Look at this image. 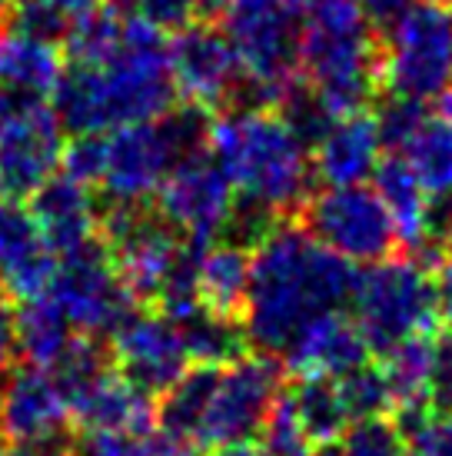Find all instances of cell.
Returning <instances> with one entry per match:
<instances>
[{
    "instance_id": "277c9868",
    "label": "cell",
    "mask_w": 452,
    "mask_h": 456,
    "mask_svg": "<svg viewBox=\"0 0 452 456\" xmlns=\"http://www.w3.org/2000/svg\"><path fill=\"white\" fill-rule=\"evenodd\" d=\"M300 80L329 114L366 110L379 90V34L356 0H333L303 17Z\"/></svg>"
},
{
    "instance_id": "d6986e66",
    "label": "cell",
    "mask_w": 452,
    "mask_h": 456,
    "mask_svg": "<svg viewBox=\"0 0 452 456\" xmlns=\"http://www.w3.org/2000/svg\"><path fill=\"white\" fill-rule=\"evenodd\" d=\"M383 140L373 110H352V114L333 117L323 134L310 147L313 180L323 187H343V183H366L373 177L376 164L383 160Z\"/></svg>"
},
{
    "instance_id": "3957f363",
    "label": "cell",
    "mask_w": 452,
    "mask_h": 456,
    "mask_svg": "<svg viewBox=\"0 0 452 456\" xmlns=\"http://www.w3.org/2000/svg\"><path fill=\"white\" fill-rule=\"evenodd\" d=\"M176 101L166 30L124 13L107 51L87 61H63L51 107L63 134H107L170 114Z\"/></svg>"
},
{
    "instance_id": "7a4b0ae2",
    "label": "cell",
    "mask_w": 452,
    "mask_h": 456,
    "mask_svg": "<svg viewBox=\"0 0 452 456\" xmlns=\"http://www.w3.org/2000/svg\"><path fill=\"white\" fill-rule=\"evenodd\" d=\"M253 243L239 323L256 354L283 356L306 323L350 306L359 270L287 216L270 224Z\"/></svg>"
},
{
    "instance_id": "836d02e7",
    "label": "cell",
    "mask_w": 452,
    "mask_h": 456,
    "mask_svg": "<svg viewBox=\"0 0 452 456\" xmlns=\"http://www.w3.org/2000/svg\"><path fill=\"white\" fill-rule=\"evenodd\" d=\"M429 103L413 101V97H400V94H390L386 101L379 103L373 117H376L379 140H383V151L386 153H400L402 143L413 137V130L419 127V120L426 114Z\"/></svg>"
},
{
    "instance_id": "f1b7e54d",
    "label": "cell",
    "mask_w": 452,
    "mask_h": 456,
    "mask_svg": "<svg viewBox=\"0 0 452 456\" xmlns=\"http://www.w3.org/2000/svg\"><path fill=\"white\" fill-rule=\"evenodd\" d=\"M176 320V327L183 333L187 354L193 363H230L239 354H246V333L243 323L233 317H220L203 310L200 304L183 306L180 314H170Z\"/></svg>"
},
{
    "instance_id": "f6af8a7d",
    "label": "cell",
    "mask_w": 452,
    "mask_h": 456,
    "mask_svg": "<svg viewBox=\"0 0 452 456\" xmlns=\"http://www.w3.org/2000/svg\"><path fill=\"white\" fill-rule=\"evenodd\" d=\"M13 17V0H0V27Z\"/></svg>"
},
{
    "instance_id": "8fae6325",
    "label": "cell",
    "mask_w": 452,
    "mask_h": 456,
    "mask_svg": "<svg viewBox=\"0 0 452 456\" xmlns=\"http://www.w3.org/2000/svg\"><path fill=\"white\" fill-rule=\"evenodd\" d=\"M283 390L279 363L270 354H239L214 370L200 413V446L210 453L216 446L253 440L266 419L273 400Z\"/></svg>"
},
{
    "instance_id": "2e32d148",
    "label": "cell",
    "mask_w": 452,
    "mask_h": 456,
    "mask_svg": "<svg viewBox=\"0 0 452 456\" xmlns=\"http://www.w3.org/2000/svg\"><path fill=\"white\" fill-rule=\"evenodd\" d=\"M170 74L176 97L214 114L246 90L243 67L230 40L214 24H183L170 40Z\"/></svg>"
},
{
    "instance_id": "ac0fdd59",
    "label": "cell",
    "mask_w": 452,
    "mask_h": 456,
    "mask_svg": "<svg viewBox=\"0 0 452 456\" xmlns=\"http://www.w3.org/2000/svg\"><path fill=\"white\" fill-rule=\"evenodd\" d=\"M57 254L40 233L27 200H0V290L17 304L51 290Z\"/></svg>"
},
{
    "instance_id": "d4e9b609",
    "label": "cell",
    "mask_w": 452,
    "mask_h": 456,
    "mask_svg": "<svg viewBox=\"0 0 452 456\" xmlns=\"http://www.w3.org/2000/svg\"><path fill=\"white\" fill-rule=\"evenodd\" d=\"M400 157L409 164L429 200L452 197V90L426 107L413 137L402 143Z\"/></svg>"
},
{
    "instance_id": "5b68a950",
    "label": "cell",
    "mask_w": 452,
    "mask_h": 456,
    "mask_svg": "<svg viewBox=\"0 0 452 456\" xmlns=\"http://www.w3.org/2000/svg\"><path fill=\"white\" fill-rule=\"evenodd\" d=\"M101 243L137 304L160 306L164 314L197 304V247L180 240L157 214L130 203H107V210H101Z\"/></svg>"
},
{
    "instance_id": "ffe728a7",
    "label": "cell",
    "mask_w": 452,
    "mask_h": 456,
    "mask_svg": "<svg viewBox=\"0 0 452 456\" xmlns=\"http://www.w3.org/2000/svg\"><path fill=\"white\" fill-rule=\"evenodd\" d=\"M61 74L57 40L24 24L0 27V103H51Z\"/></svg>"
},
{
    "instance_id": "603a6c76",
    "label": "cell",
    "mask_w": 452,
    "mask_h": 456,
    "mask_svg": "<svg viewBox=\"0 0 452 456\" xmlns=\"http://www.w3.org/2000/svg\"><path fill=\"white\" fill-rule=\"evenodd\" d=\"M369 356L373 354L352 314L333 310L296 333V340L283 350V367L293 377H343Z\"/></svg>"
},
{
    "instance_id": "f35d334b",
    "label": "cell",
    "mask_w": 452,
    "mask_h": 456,
    "mask_svg": "<svg viewBox=\"0 0 452 456\" xmlns=\"http://www.w3.org/2000/svg\"><path fill=\"white\" fill-rule=\"evenodd\" d=\"M7 456H77V436L70 427H63V430H53V433L13 440Z\"/></svg>"
},
{
    "instance_id": "e575fe53",
    "label": "cell",
    "mask_w": 452,
    "mask_h": 456,
    "mask_svg": "<svg viewBox=\"0 0 452 456\" xmlns=\"http://www.w3.org/2000/svg\"><path fill=\"white\" fill-rule=\"evenodd\" d=\"M400 427L402 456H452V413L429 410V413L406 419Z\"/></svg>"
},
{
    "instance_id": "52a82bcc",
    "label": "cell",
    "mask_w": 452,
    "mask_h": 456,
    "mask_svg": "<svg viewBox=\"0 0 452 456\" xmlns=\"http://www.w3.org/2000/svg\"><path fill=\"white\" fill-rule=\"evenodd\" d=\"M350 310L369 354L383 356L413 337H429L440 327L432 270L419 256L396 254L366 264L356 273Z\"/></svg>"
},
{
    "instance_id": "bcb514c9",
    "label": "cell",
    "mask_w": 452,
    "mask_h": 456,
    "mask_svg": "<svg viewBox=\"0 0 452 456\" xmlns=\"http://www.w3.org/2000/svg\"><path fill=\"white\" fill-rule=\"evenodd\" d=\"M313 456H343L336 450V444H327V446H319V453H313Z\"/></svg>"
},
{
    "instance_id": "4fadbf2b",
    "label": "cell",
    "mask_w": 452,
    "mask_h": 456,
    "mask_svg": "<svg viewBox=\"0 0 452 456\" xmlns=\"http://www.w3.org/2000/svg\"><path fill=\"white\" fill-rule=\"evenodd\" d=\"M47 293L77 333H87L97 340L110 337L113 327L137 306L124 280L117 277L110 254L101 240L57 256V270Z\"/></svg>"
},
{
    "instance_id": "e0dca14e",
    "label": "cell",
    "mask_w": 452,
    "mask_h": 456,
    "mask_svg": "<svg viewBox=\"0 0 452 456\" xmlns=\"http://www.w3.org/2000/svg\"><path fill=\"white\" fill-rule=\"evenodd\" d=\"M70 423L84 433H150L157 403L147 390L124 377L113 360L63 387Z\"/></svg>"
},
{
    "instance_id": "83f0119b",
    "label": "cell",
    "mask_w": 452,
    "mask_h": 456,
    "mask_svg": "<svg viewBox=\"0 0 452 456\" xmlns=\"http://www.w3.org/2000/svg\"><path fill=\"white\" fill-rule=\"evenodd\" d=\"M429 367H432V333L392 346L383 354V377L390 387L396 423L429 413Z\"/></svg>"
},
{
    "instance_id": "4316f807",
    "label": "cell",
    "mask_w": 452,
    "mask_h": 456,
    "mask_svg": "<svg viewBox=\"0 0 452 456\" xmlns=\"http://www.w3.org/2000/svg\"><path fill=\"white\" fill-rule=\"evenodd\" d=\"M77 337L80 333L70 327V320L51 300V293L20 300L13 310V346L30 367L53 370L74 346Z\"/></svg>"
},
{
    "instance_id": "1f68e13d",
    "label": "cell",
    "mask_w": 452,
    "mask_h": 456,
    "mask_svg": "<svg viewBox=\"0 0 452 456\" xmlns=\"http://www.w3.org/2000/svg\"><path fill=\"white\" fill-rule=\"evenodd\" d=\"M339 390H343V400H346V410H350L352 423L356 419H369V417H392V400H390V387H386V377H383V367H376L373 360L359 363L356 370L336 377Z\"/></svg>"
},
{
    "instance_id": "7c38bea8",
    "label": "cell",
    "mask_w": 452,
    "mask_h": 456,
    "mask_svg": "<svg viewBox=\"0 0 452 456\" xmlns=\"http://www.w3.org/2000/svg\"><path fill=\"white\" fill-rule=\"evenodd\" d=\"M153 214L180 240L203 247L230 233L237 216V193L206 147L183 157L153 193Z\"/></svg>"
},
{
    "instance_id": "7bdbcfd3",
    "label": "cell",
    "mask_w": 452,
    "mask_h": 456,
    "mask_svg": "<svg viewBox=\"0 0 452 456\" xmlns=\"http://www.w3.org/2000/svg\"><path fill=\"white\" fill-rule=\"evenodd\" d=\"M210 456H263V453L256 450V444H253V440H243V444L216 446V450H210Z\"/></svg>"
},
{
    "instance_id": "60d3db41",
    "label": "cell",
    "mask_w": 452,
    "mask_h": 456,
    "mask_svg": "<svg viewBox=\"0 0 452 456\" xmlns=\"http://www.w3.org/2000/svg\"><path fill=\"white\" fill-rule=\"evenodd\" d=\"M409 4H413V0H356L359 13H363L366 20L376 27V30L390 27L392 20H396L406 7H409Z\"/></svg>"
},
{
    "instance_id": "7402d4cb",
    "label": "cell",
    "mask_w": 452,
    "mask_h": 456,
    "mask_svg": "<svg viewBox=\"0 0 452 456\" xmlns=\"http://www.w3.org/2000/svg\"><path fill=\"white\" fill-rule=\"evenodd\" d=\"M93 187L70 174H53L30 193V214L57 256L101 240V207Z\"/></svg>"
},
{
    "instance_id": "5bb4252c",
    "label": "cell",
    "mask_w": 452,
    "mask_h": 456,
    "mask_svg": "<svg viewBox=\"0 0 452 456\" xmlns=\"http://www.w3.org/2000/svg\"><path fill=\"white\" fill-rule=\"evenodd\" d=\"M63 127L51 103H0V197L27 200L61 170Z\"/></svg>"
},
{
    "instance_id": "9c48e42d",
    "label": "cell",
    "mask_w": 452,
    "mask_h": 456,
    "mask_svg": "<svg viewBox=\"0 0 452 456\" xmlns=\"http://www.w3.org/2000/svg\"><path fill=\"white\" fill-rule=\"evenodd\" d=\"M223 30L256 103H277L300 80V13L287 0H226Z\"/></svg>"
},
{
    "instance_id": "44dd1931",
    "label": "cell",
    "mask_w": 452,
    "mask_h": 456,
    "mask_svg": "<svg viewBox=\"0 0 452 456\" xmlns=\"http://www.w3.org/2000/svg\"><path fill=\"white\" fill-rule=\"evenodd\" d=\"M70 427V410L51 370L7 367L0 377V436L27 440Z\"/></svg>"
},
{
    "instance_id": "74e56055",
    "label": "cell",
    "mask_w": 452,
    "mask_h": 456,
    "mask_svg": "<svg viewBox=\"0 0 452 456\" xmlns=\"http://www.w3.org/2000/svg\"><path fill=\"white\" fill-rule=\"evenodd\" d=\"M77 456H157L147 433H84L77 440Z\"/></svg>"
},
{
    "instance_id": "ab89813d",
    "label": "cell",
    "mask_w": 452,
    "mask_h": 456,
    "mask_svg": "<svg viewBox=\"0 0 452 456\" xmlns=\"http://www.w3.org/2000/svg\"><path fill=\"white\" fill-rule=\"evenodd\" d=\"M432 290H436V310H440V323L452 327V250L432 264Z\"/></svg>"
},
{
    "instance_id": "d590c367",
    "label": "cell",
    "mask_w": 452,
    "mask_h": 456,
    "mask_svg": "<svg viewBox=\"0 0 452 456\" xmlns=\"http://www.w3.org/2000/svg\"><path fill=\"white\" fill-rule=\"evenodd\" d=\"M107 4L113 11L150 20L160 30H180L197 17V0H107Z\"/></svg>"
},
{
    "instance_id": "b9f144b4",
    "label": "cell",
    "mask_w": 452,
    "mask_h": 456,
    "mask_svg": "<svg viewBox=\"0 0 452 456\" xmlns=\"http://www.w3.org/2000/svg\"><path fill=\"white\" fill-rule=\"evenodd\" d=\"M13 354H17V346H13V310L7 304V293L0 290V377L11 367Z\"/></svg>"
},
{
    "instance_id": "ba28073f",
    "label": "cell",
    "mask_w": 452,
    "mask_h": 456,
    "mask_svg": "<svg viewBox=\"0 0 452 456\" xmlns=\"http://www.w3.org/2000/svg\"><path fill=\"white\" fill-rule=\"evenodd\" d=\"M379 87L432 103L452 90V4L413 0L383 27Z\"/></svg>"
},
{
    "instance_id": "30bf717a",
    "label": "cell",
    "mask_w": 452,
    "mask_h": 456,
    "mask_svg": "<svg viewBox=\"0 0 452 456\" xmlns=\"http://www.w3.org/2000/svg\"><path fill=\"white\" fill-rule=\"evenodd\" d=\"M300 224L310 237L356 266L386 260L400 247L386 203L366 183H343L310 193L300 207Z\"/></svg>"
},
{
    "instance_id": "ee69618b",
    "label": "cell",
    "mask_w": 452,
    "mask_h": 456,
    "mask_svg": "<svg viewBox=\"0 0 452 456\" xmlns=\"http://www.w3.org/2000/svg\"><path fill=\"white\" fill-rule=\"evenodd\" d=\"M226 0H197V13H206V17H214V13L223 11Z\"/></svg>"
},
{
    "instance_id": "cb8c5ba5",
    "label": "cell",
    "mask_w": 452,
    "mask_h": 456,
    "mask_svg": "<svg viewBox=\"0 0 452 456\" xmlns=\"http://www.w3.org/2000/svg\"><path fill=\"white\" fill-rule=\"evenodd\" d=\"M250 287V250L237 237H216L197 247L193 260V290L197 304L210 314L239 320Z\"/></svg>"
},
{
    "instance_id": "d6a6232c",
    "label": "cell",
    "mask_w": 452,
    "mask_h": 456,
    "mask_svg": "<svg viewBox=\"0 0 452 456\" xmlns=\"http://www.w3.org/2000/svg\"><path fill=\"white\" fill-rule=\"evenodd\" d=\"M93 7H97V0H13L17 24L47 34L53 40L63 37Z\"/></svg>"
},
{
    "instance_id": "8d00e7d4",
    "label": "cell",
    "mask_w": 452,
    "mask_h": 456,
    "mask_svg": "<svg viewBox=\"0 0 452 456\" xmlns=\"http://www.w3.org/2000/svg\"><path fill=\"white\" fill-rule=\"evenodd\" d=\"M429 410L452 413V327L432 333V367H429Z\"/></svg>"
},
{
    "instance_id": "484cf974",
    "label": "cell",
    "mask_w": 452,
    "mask_h": 456,
    "mask_svg": "<svg viewBox=\"0 0 452 456\" xmlns=\"http://www.w3.org/2000/svg\"><path fill=\"white\" fill-rule=\"evenodd\" d=\"M373 191L379 193V200L386 203L390 220L396 227L400 247L413 250L416 256L426 247V227H429V193L419 187L416 174L400 153H383V160L373 170Z\"/></svg>"
},
{
    "instance_id": "4dcf8cb0",
    "label": "cell",
    "mask_w": 452,
    "mask_h": 456,
    "mask_svg": "<svg viewBox=\"0 0 452 456\" xmlns=\"http://www.w3.org/2000/svg\"><path fill=\"white\" fill-rule=\"evenodd\" d=\"M256 450L263 456H313L316 444L310 440L306 427L300 423L293 400L287 390H279V396L273 400L266 419L256 430Z\"/></svg>"
},
{
    "instance_id": "c3c4849f",
    "label": "cell",
    "mask_w": 452,
    "mask_h": 456,
    "mask_svg": "<svg viewBox=\"0 0 452 456\" xmlns=\"http://www.w3.org/2000/svg\"><path fill=\"white\" fill-rule=\"evenodd\" d=\"M0 456H7V453H0Z\"/></svg>"
},
{
    "instance_id": "8992f818",
    "label": "cell",
    "mask_w": 452,
    "mask_h": 456,
    "mask_svg": "<svg viewBox=\"0 0 452 456\" xmlns=\"http://www.w3.org/2000/svg\"><path fill=\"white\" fill-rule=\"evenodd\" d=\"M206 124L210 114L187 103V110L174 107L157 120L101 134V174L93 191H101L107 203L143 207L183 157L206 147Z\"/></svg>"
},
{
    "instance_id": "7dc6e473",
    "label": "cell",
    "mask_w": 452,
    "mask_h": 456,
    "mask_svg": "<svg viewBox=\"0 0 452 456\" xmlns=\"http://www.w3.org/2000/svg\"><path fill=\"white\" fill-rule=\"evenodd\" d=\"M440 4H452V0H440Z\"/></svg>"
},
{
    "instance_id": "f546056e",
    "label": "cell",
    "mask_w": 452,
    "mask_h": 456,
    "mask_svg": "<svg viewBox=\"0 0 452 456\" xmlns=\"http://www.w3.org/2000/svg\"><path fill=\"white\" fill-rule=\"evenodd\" d=\"M287 393L293 400L296 417H300V423L306 427L316 446L339 440L352 423L336 377H296V383Z\"/></svg>"
},
{
    "instance_id": "6da1fadb",
    "label": "cell",
    "mask_w": 452,
    "mask_h": 456,
    "mask_svg": "<svg viewBox=\"0 0 452 456\" xmlns=\"http://www.w3.org/2000/svg\"><path fill=\"white\" fill-rule=\"evenodd\" d=\"M206 153L237 193L230 233L253 243L313 193L310 143L273 103H226L210 114Z\"/></svg>"
},
{
    "instance_id": "9a60e30c",
    "label": "cell",
    "mask_w": 452,
    "mask_h": 456,
    "mask_svg": "<svg viewBox=\"0 0 452 456\" xmlns=\"http://www.w3.org/2000/svg\"><path fill=\"white\" fill-rule=\"evenodd\" d=\"M110 356L113 367L150 396L170 390L193 367L176 320L164 314L160 306H143V310L133 306L113 327Z\"/></svg>"
}]
</instances>
